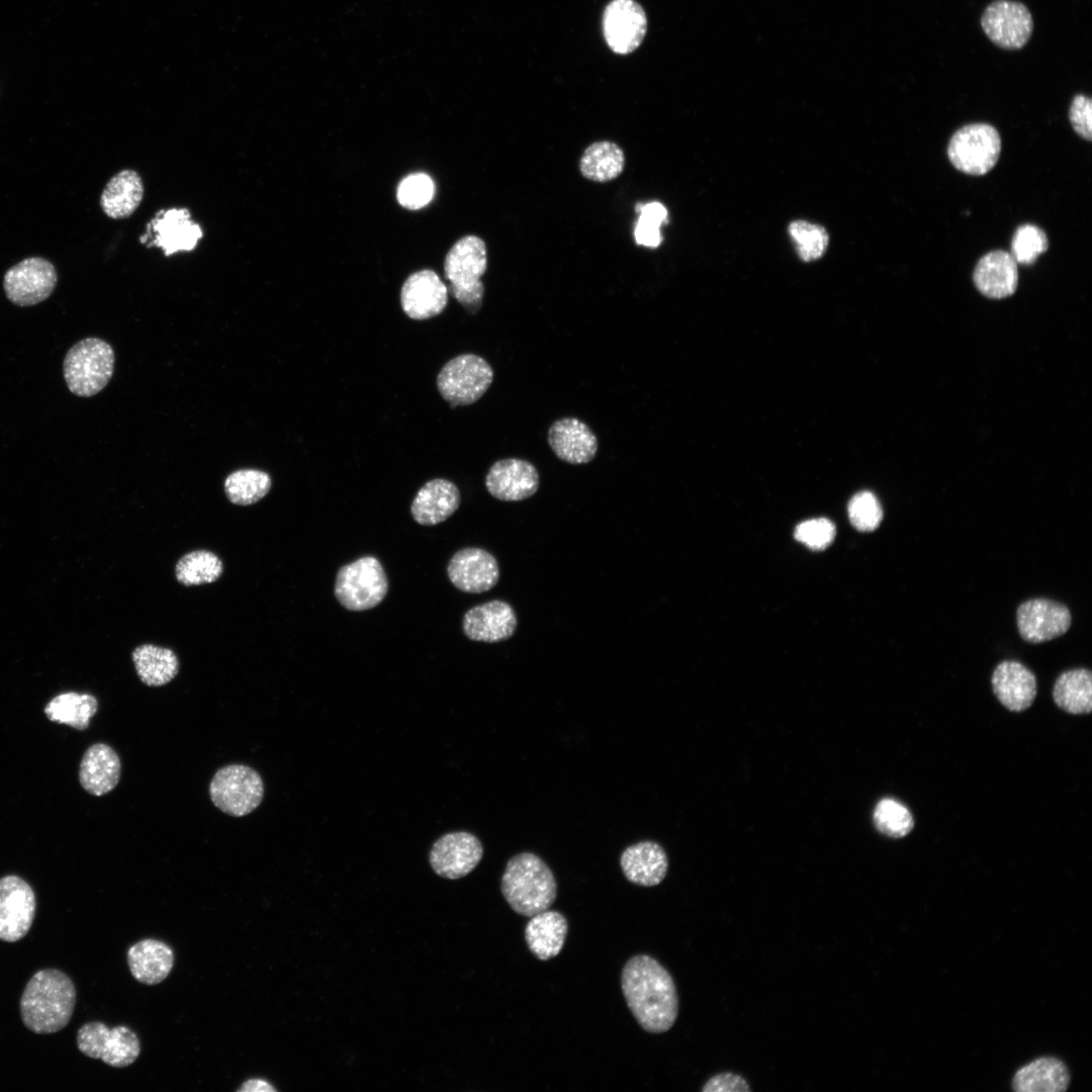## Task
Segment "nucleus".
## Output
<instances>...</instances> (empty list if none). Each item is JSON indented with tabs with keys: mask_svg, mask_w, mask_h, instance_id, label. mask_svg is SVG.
Segmentation results:
<instances>
[{
	"mask_svg": "<svg viewBox=\"0 0 1092 1092\" xmlns=\"http://www.w3.org/2000/svg\"><path fill=\"white\" fill-rule=\"evenodd\" d=\"M622 991L627 1005L646 1031L669 1030L678 1015L676 986L668 971L647 954L631 958L623 968Z\"/></svg>",
	"mask_w": 1092,
	"mask_h": 1092,
	"instance_id": "1",
	"label": "nucleus"
},
{
	"mask_svg": "<svg viewBox=\"0 0 1092 1092\" xmlns=\"http://www.w3.org/2000/svg\"><path fill=\"white\" fill-rule=\"evenodd\" d=\"M76 1003L72 980L56 969L36 972L20 999L23 1024L35 1033H54L70 1021Z\"/></svg>",
	"mask_w": 1092,
	"mask_h": 1092,
	"instance_id": "2",
	"label": "nucleus"
},
{
	"mask_svg": "<svg viewBox=\"0 0 1092 1092\" xmlns=\"http://www.w3.org/2000/svg\"><path fill=\"white\" fill-rule=\"evenodd\" d=\"M502 893L518 914L532 917L548 910L557 895V884L549 867L532 852L509 859L502 877Z\"/></svg>",
	"mask_w": 1092,
	"mask_h": 1092,
	"instance_id": "3",
	"label": "nucleus"
},
{
	"mask_svg": "<svg viewBox=\"0 0 1092 1092\" xmlns=\"http://www.w3.org/2000/svg\"><path fill=\"white\" fill-rule=\"evenodd\" d=\"M487 266L486 247L476 236L458 240L445 257L444 273L449 292L470 314L479 311L484 295L480 278Z\"/></svg>",
	"mask_w": 1092,
	"mask_h": 1092,
	"instance_id": "4",
	"label": "nucleus"
},
{
	"mask_svg": "<svg viewBox=\"0 0 1092 1092\" xmlns=\"http://www.w3.org/2000/svg\"><path fill=\"white\" fill-rule=\"evenodd\" d=\"M114 352L99 338H85L73 345L64 358L63 373L69 390L81 397L100 392L114 370Z\"/></svg>",
	"mask_w": 1092,
	"mask_h": 1092,
	"instance_id": "5",
	"label": "nucleus"
},
{
	"mask_svg": "<svg viewBox=\"0 0 1092 1092\" xmlns=\"http://www.w3.org/2000/svg\"><path fill=\"white\" fill-rule=\"evenodd\" d=\"M388 590V579L373 556H363L342 566L337 573L334 594L349 611H366L379 605Z\"/></svg>",
	"mask_w": 1092,
	"mask_h": 1092,
	"instance_id": "6",
	"label": "nucleus"
},
{
	"mask_svg": "<svg viewBox=\"0 0 1092 1092\" xmlns=\"http://www.w3.org/2000/svg\"><path fill=\"white\" fill-rule=\"evenodd\" d=\"M209 796L213 805L221 812L243 817L261 804L264 797L263 780L250 766L225 765L214 774L209 784Z\"/></svg>",
	"mask_w": 1092,
	"mask_h": 1092,
	"instance_id": "7",
	"label": "nucleus"
},
{
	"mask_svg": "<svg viewBox=\"0 0 1092 1092\" xmlns=\"http://www.w3.org/2000/svg\"><path fill=\"white\" fill-rule=\"evenodd\" d=\"M493 380L488 362L475 354H462L449 360L437 376V388L451 407L477 401Z\"/></svg>",
	"mask_w": 1092,
	"mask_h": 1092,
	"instance_id": "8",
	"label": "nucleus"
},
{
	"mask_svg": "<svg viewBox=\"0 0 1092 1092\" xmlns=\"http://www.w3.org/2000/svg\"><path fill=\"white\" fill-rule=\"evenodd\" d=\"M1000 152V134L988 123L964 125L952 134L947 147L952 166L974 176L988 173L996 165Z\"/></svg>",
	"mask_w": 1092,
	"mask_h": 1092,
	"instance_id": "9",
	"label": "nucleus"
},
{
	"mask_svg": "<svg viewBox=\"0 0 1092 1092\" xmlns=\"http://www.w3.org/2000/svg\"><path fill=\"white\" fill-rule=\"evenodd\" d=\"M79 1051L92 1059H100L114 1068L131 1065L140 1056L138 1035L127 1026L109 1028L102 1022L91 1021L82 1025L77 1033Z\"/></svg>",
	"mask_w": 1092,
	"mask_h": 1092,
	"instance_id": "10",
	"label": "nucleus"
},
{
	"mask_svg": "<svg viewBox=\"0 0 1092 1092\" xmlns=\"http://www.w3.org/2000/svg\"><path fill=\"white\" fill-rule=\"evenodd\" d=\"M981 27L997 47L1007 51L1022 49L1033 32L1029 9L1021 2L994 0L984 9Z\"/></svg>",
	"mask_w": 1092,
	"mask_h": 1092,
	"instance_id": "11",
	"label": "nucleus"
},
{
	"mask_svg": "<svg viewBox=\"0 0 1092 1092\" xmlns=\"http://www.w3.org/2000/svg\"><path fill=\"white\" fill-rule=\"evenodd\" d=\"M57 282L58 274L52 262L42 257H29L6 271L3 289L12 303L31 306L51 296Z\"/></svg>",
	"mask_w": 1092,
	"mask_h": 1092,
	"instance_id": "12",
	"label": "nucleus"
},
{
	"mask_svg": "<svg viewBox=\"0 0 1092 1092\" xmlns=\"http://www.w3.org/2000/svg\"><path fill=\"white\" fill-rule=\"evenodd\" d=\"M35 895L27 882L15 875L0 878V940L15 942L32 925Z\"/></svg>",
	"mask_w": 1092,
	"mask_h": 1092,
	"instance_id": "13",
	"label": "nucleus"
},
{
	"mask_svg": "<svg viewBox=\"0 0 1092 1092\" xmlns=\"http://www.w3.org/2000/svg\"><path fill=\"white\" fill-rule=\"evenodd\" d=\"M483 847L479 839L466 831L441 836L430 851V863L440 877L457 880L467 876L479 863Z\"/></svg>",
	"mask_w": 1092,
	"mask_h": 1092,
	"instance_id": "14",
	"label": "nucleus"
},
{
	"mask_svg": "<svg viewBox=\"0 0 1092 1092\" xmlns=\"http://www.w3.org/2000/svg\"><path fill=\"white\" fill-rule=\"evenodd\" d=\"M647 17L635 0H612L603 15V31L609 48L619 55L634 52L643 41Z\"/></svg>",
	"mask_w": 1092,
	"mask_h": 1092,
	"instance_id": "15",
	"label": "nucleus"
},
{
	"mask_svg": "<svg viewBox=\"0 0 1092 1092\" xmlns=\"http://www.w3.org/2000/svg\"><path fill=\"white\" fill-rule=\"evenodd\" d=\"M1016 619L1019 634L1030 643H1041L1065 634L1072 622L1066 606L1045 599L1022 603Z\"/></svg>",
	"mask_w": 1092,
	"mask_h": 1092,
	"instance_id": "16",
	"label": "nucleus"
},
{
	"mask_svg": "<svg viewBox=\"0 0 1092 1092\" xmlns=\"http://www.w3.org/2000/svg\"><path fill=\"white\" fill-rule=\"evenodd\" d=\"M202 238V230L185 208L159 211L148 225L143 243L161 248L166 256L193 250Z\"/></svg>",
	"mask_w": 1092,
	"mask_h": 1092,
	"instance_id": "17",
	"label": "nucleus"
},
{
	"mask_svg": "<svg viewBox=\"0 0 1092 1092\" xmlns=\"http://www.w3.org/2000/svg\"><path fill=\"white\" fill-rule=\"evenodd\" d=\"M447 573L458 589L470 594L489 590L499 578L498 563L494 556L476 547L457 551L447 565Z\"/></svg>",
	"mask_w": 1092,
	"mask_h": 1092,
	"instance_id": "18",
	"label": "nucleus"
},
{
	"mask_svg": "<svg viewBox=\"0 0 1092 1092\" xmlns=\"http://www.w3.org/2000/svg\"><path fill=\"white\" fill-rule=\"evenodd\" d=\"M540 477L536 467L520 458L496 461L485 477V486L495 498L517 502L528 498L539 488Z\"/></svg>",
	"mask_w": 1092,
	"mask_h": 1092,
	"instance_id": "19",
	"label": "nucleus"
},
{
	"mask_svg": "<svg viewBox=\"0 0 1092 1092\" xmlns=\"http://www.w3.org/2000/svg\"><path fill=\"white\" fill-rule=\"evenodd\" d=\"M447 301L446 285L437 273L430 269L410 275L400 290L402 310L413 320H428L440 314Z\"/></svg>",
	"mask_w": 1092,
	"mask_h": 1092,
	"instance_id": "20",
	"label": "nucleus"
},
{
	"mask_svg": "<svg viewBox=\"0 0 1092 1092\" xmlns=\"http://www.w3.org/2000/svg\"><path fill=\"white\" fill-rule=\"evenodd\" d=\"M517 624L515 610L500 600L475 606L462 619L463 632L470 640L487 643L509 639L514 635Z\"/></svg>",
	"mask_w": 1092,
	"mask_h": 1092,
	"instance_id": "21",
	"label": "nucleus"
},
{
	"mask_svg": "<svg viewBox=\"0 0 1092 1092\" xmlns=\"http://www.w3.org/2000/svg\"><path fill=\"white\" fill-rule=\"evenodd\" d=\"M548 444L554 454L570 464L590 462L598 451V439L593 430L577 418L555 421L548 430Z\"/></svg>",
	"mask_w": 1092,
	"mask_h": 1092,
	"instance_id": "22",
	"label": "nucleus"
},
{
	"mask_svg": "<svg viewBox=\"0 0 1092 1092\" xmlns=\"http://www.w3.org/2000/svg\"><path fill=\"white\" fill-rule=\"evenodd\" d=\"M120 772L121 762L116 751L108 744L94 743L81 759L79 782L87 793L100 797L117 786Z\"/></svg>",
	"mask_w": 1092,
	"mask_h": 1092,
	"instance_id": "23",
	"label": "nucleus"
},
{
	"mask_svg": "<svg viewBox=\"0 0 1092 1092\" xmlns=\"http://www.w3.org/2000/svg\"><path fill=\"white\" fill-rule=\"evenodd\" d=\"M461 502L458 487L445 478L426 482L416 494L411 513L420 525L434 526L446 521L459 508Z\"/></svg>",
	"mask_w": 1092,
	"mask_h": 1092,
	"instance_id": "24",
	"label": "nucleus"
},
{
	"mask_svg": "<svg viewBox=\"0 0 1092 1092\" xmlns=\"http://www.w3.org/2000/svg\"><path fill=\"white\" fill-rule=\"evenodd\" d=\"M973 280L985 296L996 299L1007 297L1017 288V263L1006 251H991L978 261Z\"/></svg>",
	"mask_w": 1092,
	"mask_h": 1092,
	"instance_id": "25",
	"label": "nucleus"
},
{
	"mask_svg": "<svg viewBox=\"0 0 1092 1092\" xmlns=\"http://www.w3.org/2000/svg\"><path fill=\"white\" fill-rule=\"evenodd\" d=\"M992 687L998 700L1015 712L1029 708L1036 696L1034 674L1018 661L999 663L992 675Z\"/></svg>",
	"mask_w": 1092,
	"mask_h": 1092,
	"instance_id": "26",
	"label": "nucleus"
},
{
	"mask_svg": "<svg viewBox=\"0 0 1092 1092\" xmlns=\"http://www.w3.org/2000/svg\"><path fill=\"white\" fill-rule=\"evenodd\" d=\"M620 864L629 882L644 887L660 884L668 870L667 855L654 841L628 846L621 854Z\"/></svg>",
	"mask_w": 1092,
	"mask_h": 1092,
	"instance_id": "27",
	"label": "nucleus"
},
{
	"mask_svg": "<svg viewBox=\"0 0 1092 1092\" xmlns=\"http://www.w3.org/2000/svg\"><path fill=\"white\" fill-rule=\"evenodd\" d=\"M127 964L138 982L156 985L170 974L174 965V952L167 943L146 938L128 948Z\"/></svg>",
	"mask_w": 1092,
	"mask_h": 1092,
	"instance_id": "28",
	"label": "nucleus"
},
{
	"mask_svg": "<svg viewBox=\"0 0 1092 1092\" xmlns=\"http://www.w3.org/2000/svg\"><path fill=\"white\" fill-rule=\"evenodd\" d=\"M567 929L566 918L548 909L531 917L525 928L526 942L537 959L548 961L561 951Z\"/></svg>",
	"mask_w": 1092,
	"mask_h": 1092,
	"instance_id": "29",
	"label": "nucleus"
},
{
	"mask_svg": "<svg viewBox=\"0 0 1092 1092\" xmlns=\"http://www.w3.org/2000/svg\"><path fill=\"white\" fill-rule=\"evenodd\" d=\"M1070 1083L1066 1065L1052 1057L1036 1059L1014 1075L1012 1087L1017 1092H1063Z\"/></svg>",
	"mask_w": 1092,
	"mask_h": 1092,
	"instance_id": "30",
	"label": "nucleus"
},
{
	"mask_svg": "<svg viewBox=\"0 0 1092 1092\" xmlns=\"http://www.w3.org/2000/svg\"><path fill=\"white\" fill-rule=\"evenodd\" d=\"M143 197L141 176L133 170L125 169L107 182L100 196V206L110 218H125L134 212Z\"/></svg>",
	"mask_w": 1092,
	"mask_h": 1092,
	"instance_id": "31",
	"label": "nucleus"
},
{
	"mask_svg": "<svg viewBox=\"0 0 1092 1092\" xmlns=\"http://www.w3.org/2000/svg\"><path fill=\"white\" fill-rule=\"evenodd\" d=\"M139 678L149 687H161L170 682L179 671V660L174 651L154 644H143L131 653Z\"/></svg>",
	"mask_w": 1092,
	"mask_h": 1092,
	"instance_id": "32",
	"label": "nucleus"
},
{
	"mask_svg": "<svg viewBox=\"0 0 1092 1092\" xmlns=\"http://www.w3.org/2000/svg\"><path fill=\"white\" fill-rule=\"evenodd\" d=\"M1053 697L1062 710L1071 714H1088L1092 709V674L1085 668L1063 672L1056 680Z\"/></svg>",
	"mask_w": 1092,
	"mask_h": 1092,
	"instance_id": "33",
	"label": "nucleus"
},
{
	"mask_svg": "<svg viewBox=\"0 0 1092 1092\" xmlns=\"http://www.w3.org/2000/svg\"><path fill=\"white\" fill-rule=\"evenodd\" d=\"M98 710L97 699L90 694L63 693L53 698L44 707L48 719L77 730H85Z\"/></svg>",
	"mask_w": 1092,
	"mask_h": 1092,
	"instance_id": "34",
	"label": "nucleus"
},
{
	"mask_svg": "<svg viewBox=\"0 0 1092 1092\" xmlns=\"http://www.w3.org/2000/svg\"><path fill=\"white\" fill-rule=\"evenodd\" d=\"M624 166L625 156L622 149L609 141L589 145L579 162L582 176L601 183L617 178L623 172Z\"/></svg>",
	"mask_w": 1092,
	"mask_h": 1092,
	"instance_id": "35",
	"label": "nucleus"
},
{
	"mask_svg": "<svg viewBox=\"0 0 1092 1092\" xmlns=\"http://www.w3.org/2000/svg\"><path fill=\"white\" fill-rule=\"evenodd\" d=\"M270 475L259 469H240L229 474L224 491L231 503L239 506L256 504L269 492Z\"/></svg>",
	"mask_w": 1092,
	"mask_h": 1092,
	"instance_id": "36",
	"label": "nucleus"
},
{
	"mask_svg": "<svg viewBox=\"0 0 1092 1092\" xmlns=\"http://www.w3.org/2000/svg\"><path fill=\"white\" fill-rule=\"evenodd\" d=\"M222 571V561L208 550H194L183 555L175 567L177 580L186 586L214 582Z\"/></svg>",
	"mask_w": 1092,
	"mask_h": 1092,
	"instance_id": "37",
	"label": "nucleus"
},
{
	"mask_svg": "<svg viewBox=\"0 0 1092 1092\" xmlns=\"http://www.w3.org/2000/svg\"><path fill=\"white\" fill-rule=\"evenodd\" d=\"M876 828L892 838L906 836L914 826L910 811L900 802L884 798L878 802L873 814Z\"/></svg>",
	"mask_w": 1092,
	"mask_h": 1092,
	"instance_id": "38",
	"label": "nucleus"
},
{
	"mask_svg": "<svg viewBox=\"0 0 1092 1092\" xmlns=\"http://www.w3.org/2000/svg\"><path fill=\"white\" fill-rule=\"evenodd\" d=\"M1049 241L1039 226L1025 223L1016 229L1011 241V255L1017 264H1033L1048 250Z\"/></svg>",
	"mask_w": 1092,
	"mask_h": 1092,
	"instance_id": "39",
	"label": "nucleus"
},
{
	"mask_svg": "<svg viewBox=\"0 0 1092 1092\" xmlns=\"http://www.w3.org/2000/svg\"><path fill=\"white\" fill-rule=\"evenodd\" d=\"M636 209L640 213L634 231L636 243L649 248L658 247L662 241L660 225L667 220L665 206L652 201L638 204Z\"/></svg>",
	"mask_w": 1092,
	"mask_h": 1092,
	"instance_id": "40",
	"label": "nucleus"
},
{
	"mask_svg": "<svg viewBox=\"0 0 1092 1092\" xmlns=\"http://www.w3.org/2000/svg\"><path fill=\"white\" fill-rule=\"evenodd\" d=\"M789 233L796 244L800 258L804 261L821 257L828 244L826 231L820 225L805 220L793 221L789 226Z\"/></svg>",
	"mask_w": 1092,
	"mask_h": 1092,
	"instance_id": "41",
	"label": "nucleus"
},
{
	"mask_svg": "<svg viewBox=\"0 0 1092 1092\" xmlns=\"http://www.w3.org/2000/svg\"><path fill=\"white\" fill-rule=\"evenodd\" d=\"M848 517L856 530L872 532L880 526L883 519V510L874 493L860 491L849 500Z\"/></svg>",
	"mask_w": 1092,
	"mask_h": 1092,
	"instance_id": "42",
	"label": "nucleus"
},
{
	"mask_svg": "<svg viewBox=\"0 0 1092 1092\" xmlns=\"http://www.w3.org/2000/svg\"><path fill=\"white\" fill-rule=\"evenodd\" d=\"M435 186L432 179L424 173L411 174L403 178L397 187V200L407 209H420L433 198Z\"/></svg>",
	"mask_w": 1092,
	"mask_h": 1092,
	"instance_id": "43",
	"label": "nucleus"
},
{
	"mask_svg": "<svg viewBox=\"0 0 1092 1092\" xmlns=\"http://www.w3.org/2000/svg\"><path fill=\"white\" fill-rule=\"evenodd\" d=\"M834 536L835 527L825 518L802 522L795 529V538L814 550L826 548L833 541Z\"/></svg>",
	"mask_w": 1092,
	"mask_h": 1092,
	"instance_id": "44",
	"label": "nucleus"
},
{
	"mask_svg": "<svg viewBox=\"0 0 1092 1092\" xmlns=\"http://www.w3.org/2000/svg\"><path fill=\"white\" fill-rule=\"evenodd\" d=\"M1069 119L1073 129L1083 139L1091 141L1092 138V102L1091 98L1084 94L1073 97L1069 108Z\"/></svg>",
	"mask_w": 1092,
	"mask_h": 1092,
	"instance_id": "45",
	"label": "nucleus"
},
{
	"mask_svg": "<svg viewBox=\"0 0 1092 1092\" xmlns=\"http://www.w3.org/2000/svg\"><path fill=\"white\" fill-rule=\"evenodd\" d=\"M703 1092H749L745 1078L733 1072H722L710 1077L702 1087Z\"/></svg>",
	"mask_w": 1092,
	"mask_h": 1092,
	"instance_id": "46",
	"label": "nucleus"
},
{
	"mask_svg": "<svg viewBox=\"0 0 1092 1092\" xmlns=\"http://www.w3.org/2000/svg\"><path fill=\"white\" fill-rule=\"evenodd\" d=\"M238 1091L243 1092H274L276 1089L267 1081L262 1079H249L242 1084Z\"/></svg>",
	"mask_w": 1092,
	"mask_h": 1092,
	"instance_id": "47",
	"label": "nucleus"
}]
</instances>
